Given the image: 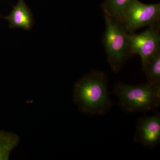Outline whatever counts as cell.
I'll list each match as a JSON object with an SVG mask.
<instances>
[{
  "instance_id": "obj_10",
  "label": "cell",
  "mask_w": 160,
  "mask_h": 160,
  "mask_svg": "<svg viewBox=\"0 0 160 160\" xmlns=\"http://www.w3.org/2000/svg\"><path fill=\"white\" fill-rule=\"evenodd\" d=\"M142 70L148 83L152 85L160 84V51L151 58Z\"/></svg>"
},
{
  "instance_id": "obj_7",
  "label": "cell",
  "mask_w": 160,
  "mask_h": 160,
  "mask_svg": "<svg viewBox=\"0 0 160 160\" xmlns=\"http://www.w3.org/2000/svg\"><path fill=\"white\" fill-rule=\"evenodd\" d=\"M11 13L7 16H2L9 22V29L20 28L29 31L34 25V20L31 9L24 0H19L15 6H13Z\"/></svg>"
},
{
  "instance_id": "obj_1",
  "label": "cell",
  "mask_w": 160,
  "mask_h": 160,
  "mask_svg": "<svg viewBox=\"0 0 160 160\" xmlns=\"http://www.w3.org/2000/svg\"><path fill=\"white\" fill-rule=\"evenodd\" d=\"M73 101L81 112L103 114L112 106L108 90V79L105 72L92 71L75 84Z\"/></svg>"
},
{
  "instance_id": "obj_8",
  "label": "cell",
  "mask_w": 160,
  "mask_h": 160,
  "mask_svg": "<svg viewBox=\"0 0 160 160\" xmlns=\"http://www.w3.org/2000/svg\"><path fill=\"white\" fill-rule=\"evenodd\" d=\"M132 0H105L101 5L104 15L116 18L123 22L124 15Z\"/></svg>"
},
{
  "instance_id": "obj_9",
  "label": "cell",
  "mask_w": 160,
  "mask_h": 160,
  "mask_svg": "<svg viewBox=\"0 0 160 160\" xmlns=\"http://www.w3.org/2000/svg\"><path fill=\"white\" fill-rule=\"evenodd\" d=\"M19 142V138L17 135L0 130V160L9 159L10 153Z\"/></svg>"
},
{
  "instance_id": "obj_4",
  "label": "cell",
  "mask_w": 160,
  "mask_h": 160,
  "mask_svg": "<svg viewBox=\"0 0 160 160\" xmlns=\"http://www.w3.org/2000/svg\"><path fill=\"white\" fill-rule=\"evenodd\" d=\"M129 40L132 54H138L141 58L143 69L151 58L160 51V21L150 25L140 34L129 33Z\"/></svg>"
},
{
  "instance_id": "obj_5",
  "label": "cell",
  "mask_w": 160,
  "mask_h": 160,
  "mask_svg": "<svg viewBox=\"0 0 160 160\" xmlns=\"http://www.w3.org/2000/svg\"><path fill=\"white\" fill-rule=\"evenodd\" d=\"M160 21V4H144L132 0L124 15L123 23L129 33Z\"/></svg>"
},
{
  "instance_id": "obj_3",
  "label": "cell",
  "mask_w": 160,
  "mask_h": 160,
  "mask_svg": "<svg viewBox=\"0 0 160 160\" xmlns=\"http://www.w3.org/2000/svg\"><path fill=\"white\" fill-rule=\"evenodd\" d=\"M105 15L106 29L102 42L112 70L117 73L133 55L129 46V33L125 24L116 18Z\"/></svg>"
},
{
  "instance_id": "obj_6",
  "label": "cell",
  "mask_w": 160,
  "mask_h": 160,
  "mask_svg": "<svg viewBox=\"0 0 160 160\" xmlns=\"http://www.w3.org/2000/svg\"><path fill=\"white\" fill-rule=\"evenodd\" d=\"M135 142L146 147H154L160 142V115L159 113L138 119Z\"/></svg>"
},
{
  "instance_id": "obj_2",
  "label": "cell",
  "mask_w": 160,
  "mask_h": 160,
  "mask_svg": "<svg viewBox=\"0 0 160 160\" xmlns=\"http://www.w3.org/2000/svg\"><path fill=\"white\" fill-rule=\"evenodd\" d=\"M113 92L118 98L120 108L126 112L150 111L160 106V84L147 82L132 86L118 82L113 87Z\"/></svg>"
}]
</instances>
